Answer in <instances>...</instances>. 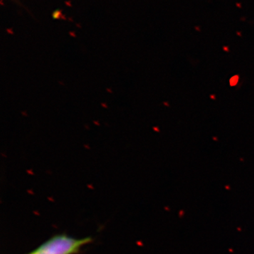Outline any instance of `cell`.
Masks as SVG:
<instances>
[{
	"label": "cell",
	"instance_id": "cell-1",
	"mask_svg": "<svg viewBox=\"0 0 254 254\" xmlns=\"http://www.w3.org/2000/svg\"><path fill=\"white\" fill-rule=\"evenodd\" d=\"M91 241L90 237L76 239L65 235H56L27 254H76Z\"/></svg>",
	"mask_w": 254,
	"mask_h": 254
},
{
	"label": "cell",
	"instance_id": "cell-2",
	"mask_svg": "<svg viewBox=\"0 0 254 254\" xmlns=\"http://www.w3.org/2000/svg\"><path fill=\"white\" fill-rule=\"evenodd\" d=\"M237 83H238V76H233V77L230 79V84H231V86H235Z\"/></svg>",
	"mask_w": 254,
	"mask_h": 254
}]
</instances>
